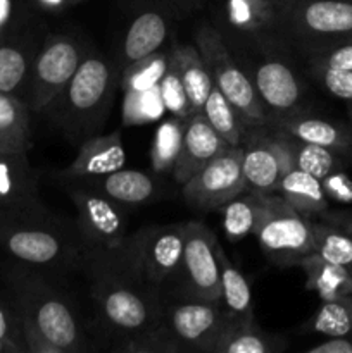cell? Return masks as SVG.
I'll list each match as a JSON object with an SVG mask.
<instances>
[{"label": "cell", "mask_w": 352, "mask_h": 353, "mask_svg": "<svg viewBox=\"0 0 352 353\" xmlns=\"http://www.w3.org/2000/svg\"><path fill=\"white\" fill-rule=\"evenodd\" d=\"M68 193L85 254L110 252L123 243L128 236V217L123 205L81 185H68Z\"/></svg>", "instance_id": "obj_13"}, {"label": "cell", "mask_w": 352, "mask_h": 353, "mask_svg": "<svg viewBox=\"0 0 352 353\" xmlns=\"http://www.w3.org/2000/svg\"><path fill=\"white\" fill-rule=\"evenodd\" d=\"M276 193L304 216L321 214L328 209V196L321 179L297 168L283 176Z\"/></svg>", "instance_id": "obj_27"}, {"label": "cell", "mask_w": 352, "mask_h": 353, "mask_svg": "<svg viewBox=\"0 0 352 353\" xmlns=\"http://www.w3.org/2000/svg\"><path fill=\"white\" fill-rule=\"evenodd\" d=\"M252 133L245 138L242 155V172L245 188L254 193H276L280 181L293 165L292 155L283 145L278 134L268 128H252Z\"/></svg>", "instance_id": "obj_15"}, {"label": "cell", "mask_w": 352, "mask_h": 353, "mask_svg": "<svg viewBox=\"0 0 352 353\" xmlns=\"http://www.w3.org/2000/svg\"><path fill=\"white\" fill-rule=\"evenodd\" d=\"M349 2H352V0H349Z\"/></svg>", "instance_id": "obj_50"}, {"label": "cell", "mask_w": 352, "mask_h": 353, "mask_svg": "<svg viewBox=\"0 0 352 353\" xmlns=\"http://www.w3.org/2000/svg\"><path fill=\"white\" fill-rule=\"evenodd\" d=\"M10 17H12V0H0V40L9 26Z\"/></svg>", "instance_id": "obj_46"}, {"label": "cell", "mask_w": 352, "mask_h": 353, "mask_svg": "<svg viewBox=\"0 0 352 353\" xmlns=\"http://www.w3.org/2000/svg\"><path fill=\"white\" fill-rule=\"evenodd\" d=\"M202 114L209 121L211 128L231 147H242L247 138V124L244 123L238 110L231 105L230 100L216 88H211L209 97L204 103Z\"/></svg>", "instance_id": "obj_30"}, {"label": "cell", "mask_w": 352, "mask_h": 353, "mask_svg": "<svg viewBox=\"0 0 352 353\" xmlns=\"http://www.w3.org/2000/svg\"><path fill=\"white\" fill-rule=\"evenodd\" d=\"M0 340L6 341L14 353L28 352L12 300H6L2 295H0Z\"/></svg>", "instance_id": "obj_40"}, {"label": "cell", "mask_w": 352, "mask_h": 353, "mask_svg": "<svg viewBox=\"0 0 352 353\" xmlns=\"http://www.w3.org/2000/svg\"><path fill=\"white\" fill-rule=\"evenodd\" d=\"M195 45L207 62L216 88L238 110L248 128H266L269 116L251 76L213 23H202L195 31Z\"/></svg>", "instance_id": "obj_7"}, {"label": "cell", "mask_w": 352, "mask_h": 353, "mask_svg": "<svg viewBox=\"0 0 352 353\" xmlns=\"http://www.w3.org/2000/svg\"><path fill=\"white\" fill-rule=\"evenodd\" d=\"M247 69L269 121L300 112L304 86L289 62L276 54H266L248 62Z\"/></svg>", "instance_id": "obj_16"}, {"label": "cell", "mask_w": 352, "mask_h": 353, "mask_svg": "<svg viewBox=\"0 0 352 353\" xmlns=\"http://www.w3.org/2000/svg\"><path fill=\"white\" fill-rule=\"evenodd\" d=\"M226 147L230 145L211 128L202 112L190 116L185 121L182 150L171 171L175 181L185 185Z\"/></svg>", "instance_id": "obj_19"}, {"label": "cell", "mask_w": 352, "mask_h": 353, "mask_svg": "<svg viewBox=\"0 0 352 353\" xmlns=\"http://www.w3.org/2000/svg\"><path fill=\"white\" fill-rule=\"evenodd\" d=\"M289 341L280 334H269L255 321L231 323L214 345L213 353H282Z\"/></svg>", "instance_id": "obj_24"}, {"label": "cell", "mask_w": 352, "mask_h": 353, "mask_svg": "<svg viewBox=\"0 0 352 353\" xmlns=\"http://www.w3.org/2000/svg\"><path fill=\"white\" fill-rule=\"evenodd\" d=\"M244 147H226L183 185V199L197 210H217L247 192L242 172Z\"/></svg>", "instance_id": "obj_14"}, {"label": "cell", "mask_w": 352, "mask_h": 353, "mask_svg": "<svg viewBox=\"0 0 352 353\" xmlns=\"http://www.w3.org/2000/svg\"><path fill=\"white\" fill-rule=\"evenodd\" d=\"M169 62V52L157 50L144 59L131 62L121 69V88L123 93L144 92L161 85Z\"/></svg>", "instance_id": "obj_32"}, {"label": "cell", "mask_w": 352, "mask_h": 353, "mask_svg": "<svg viewBox=\"0 0 352 353\" xmlns=\"http://www.w3.org/2000/svg\"><path fill=\"white\" fill-rule=\"evenodd\" d=\"M88 52L85 43L72 34H48L31 65L24 100L28 107L33 112L43 114L68 85Z\"/></svg>", "instance_id": "obj_10"}, {"label": "cell", "mask_w": 352, "mask_h": 353, "mask_svg": "<svg viewBox=\"0 0 352 353\" xmlns=\"http://www.w3.org/2000/svg\"><path fill=\"white\" fill-rule=\"evenodd\" d=\"M271 133L290 134L293 138L307 141V143L321 145L331 148L344 157H352V130L335 121L323 117L304 116L302 112L271 119L268 123Z\"/></svg>", "instance_id": "obj_20"}, {"label": "cell", "mask_w": 352, "mask_h": 353, "mask_svg": "<svg viewBox=\"0 0 352 353\" xmlns=\"http://www.w3.org/2000/svg\"><path fill=\"white\" fill-rule=\"evenodd\" d=\"M313 78L337 99L352 102V71L326 68L320 64H309Z\"/></svg>", "instance_id": "obj_39"}, {"label": "cell", "mask_w": 352, "mask_h": 353, "mask_svg": "<svg viewBox=\"0 0 352 353\" xmlns=\"http://www.w3.org/2000/svg\"><path fill=\"white\" fill-rule=\"evenodd\" d=\"M283 2H286V3H290V2H292V0H283Z\"/></svg>", "instance_id": "obj_49"}, {"label": "cell", "mask_w": 352, "mask_h": 353, "mask_svg": "<svg viewBox=\"0 0 352 353\" xmlns=\"http://www.w3.org/2000/svg\"><path fill=\"white\" fill-rule=\"evenodd\" d=\"M33 2L37 3L38 9L47 10V12H64L85 0H33Z\"/></svg>", "instance_id": "obj_45"}, {"label": "cell", "mask_w": 352, "mask_h": 353, "mask_svg": "<svg viewBox=\"0 0 352 353\" xmlns=\"http://www.w3.org/2000/svg\"><path fill=\"white\" fill-rule=\"evenodd\" d=\"M0 250L43 272L81 271L85 247L75 219H66L43 203L0 209Z\"/></svg>", "instance_id": "obj_2"}, {"label": "cell", "mask_w": 352, "mask_h": 353, "mask_svg": "<svg viewBox=\"0 0 352 353\" xmlns=\"http://www.w3.org/2000/svg\"><path fill=\"white\" fill-rule=\"evenodd\" d=\"M254 236L266 255L283 268L299 265L316 252V224L278 193L266 195L264 214Z\"/></svg>", "instance_id": "obj_9"}, {"label": "cell", "mask_w": 352, "mask_h": 353, "mask_svg": "<svg viewBox=\"0 0 352 353\" xmlns=\"http://www.w3.org/2000/svg\"><path fill=\"white\" fill-rule=\"evenodd\" d=\"M306 274V288L316 292L321 300H333L340 296L352 295V274L347 269L333 264L321 257L320 254H311L299 264Z\"/></svg>", "instance_id": "obj_26"}, {"label": "cell", "mask_w": 352, "mask_h": 353, "mask_svg": "<svg viewBox=\"0 0 352 353\" xmlns=\"http://www.w3.org/2000/svg\"><path fill=\"white\" fill-rule=\"evenodd\" d=\"M316 254L352 274V234L316 224Z\"/></svg>", "instance_id": "obj_36"}, {"label": "cell", "mask_w": 352, "mask_h": 353, "mask_svg": "<svg viewBox=\"0 0 352 353\" xmlns=\"http://www.w3.org/2000/svg\"><path fill=\"white\" fill-rule=\"evenodd\" d=\"M164 323L185 352L213 353L214 345L231 324L219 302L193 296L164 295Z\"/></svg>", "instance_id": "obj_12"}, {"label": "cell", "mask_w": 352, "mask_h": 353, "mask_svg": "<svg viewBox=\"0 0 352 353\" xmlns=\"http://www.w3.org/2000/svg\"><path fill=\"white\" fill-rule=\"evenodd\" d=\"M166 112L162 100L161 85L144 92L124 93L123 99V121L126 126L145 124L159 121Z\"/></svg>", "instance_id": "obj_35"}, {"label": "cell", "mask_w": 352, "mask_h": 353, "mask_svg": "<svg viewBox=\"0 0 352 353\" xmlns=\"http://www.w3.org/2000/svg\"><path fill=\"white\" fill-rule=\"evenodd\" d=\"M0 353H14V352H12V348L6 343V341L0 340Z\"/></svg>", "instance_id": "obj_47"}, {"label": "cell", "mask_w": 352, "mask_h": 353, "mask_svg": "<svg viewBox=\"0 0 352 353\" xmlns=\"http://www.w3.org/2000/svg\"><path fill=\"white\" fill-rule=\"evenodd\" d=\"M347 114H349V119H351V124H352V102H349V105H347Z\"/></svg>", "instance_id": "obj_48"}, {"label": "cell", "mask_w": 352, "mask_h": 353, "mask_svg": "<svg viewBox=\"0 0 352 353\" xmlns=\"http://www.w3.org/2000/svg\"><path fill=\"white\" fill-rule=\"evenodd\" d=\"M309 64H320L326 65V68L352 71V41L337 45V47L320 52V54L309 55Z\"/></svg>", "instance_id": "obj_41"}, {"label": "cell", "mask_w": 352, "mask_h": 353, "mask_svg": "<svg viewBox=\"0 0 352 353\" xmlns=\"http://www.w3.org/2000/svg\"><path fill=\"white\" fill-rule=\"evenodd\" d=\"M24 343L30 353L92 350L81 316L43 271L17 262L6 272Z\"/></svg>", "instance_id": "obj_1"}, {"label": "cell", "mask_w": 352, "mask_h": 353, "mask_svg": "<svg viewBox=\"0 0 352 353\" xmlns=\"http://www.w3.org/2000/svg\"><path fill=\"white\" fill-rule=\"evenodd\" d=\"M278 134L282 138L283 145L286 150L292 155L293 165L304 172H309L314 178L324 179L331 172L344 169L347 165V157H344L338 152L331 150V148L321 147V145L307 143V141L293 138L290 134Z\"/></svg>", "instance_id": "obj_29"}, {"label": "cell", "mask_w": 352, "mask_h": 353, "mask_svg": "<svg viewBox=\"0 0 352 353\" xmlns=\"http://www.w3.org/2000/svg\"><path fill=\"white\" fill-rule=\"evenodd\" d=\"M185 119L171 116L157 128L150 150L152 169L155 172H171L182 150Z\"/></svg>", "instance_id": "obj_33"}, {"label": "cell", "mask_w": 352, "mask_h": 353, "mask_svg": "<svg viewBox=\"0 0 352 353\" xmlns=\"http://www.w3.org/2000/svg\"><path fill=\"white\" fill-rule=\"evenodd\" d=\"M266 207V193L244 192L221 207L224 234L230 241H240L254 234L262 219Z\"/></svg>", "instance_id": "obj_28"}, {"label": "cell", "mask_w": 352, "mask_h": 353, "mask_svg": "<svg viewBox=\"0 0 352 353\" xmlns=\"http://www.w3.org/2000/svg\"><path fill=\"white\" fill-rule=\"evenodd\" d=\"M307 353H352V338L349 336H326V340L314 347L307 348Z\"/></svg>", "instance_id": "obj_44"}, {"label": "cell", "mask_w": 352, "mask_h": 353, "mask_svg": "<svg viewBox=\"0 0 352 353\" xmlns=\"http://www.w3.org/2000/svg\"><path fill=\"white\" fill-rule=\"evenodd\" d=\"M81 271L104 330L116 341L114 350L162 323L164 299L144 288L106 255L85 254Z\"/></svg>", "instance_id": "obj_3"}, {"label": "cell", "mask_w": 352, "mask_h": 353, "mask_svg": "<svg viewBox=\"0 0 352 353\" xmlns=\"http://www.w3.org/2000/svg\"><path fill=\"white\" fill-rule=\"evenodd\" d=\"M71 185L85 186L119 205H144L155 195V183L150 174L124 168L90 181L71 183Z\"/></svg>", "instance_id": "obj_21"}, {"label": "cell", "mask_w": 352, "mask_h": 353, "mask_svg": "<svg viewBox=\"0 0 352 353\" xmlns=\"http://www.w3.org/2000/svg\"><path fill=\"white\" fill-rule=\"evenodd\" d=\"M217 248L219 243L209 226L200 221H186L182 261L164 295L193 296L219 302L221 276Z\"/></svg>", "instance_id": "obj_11"}, {"label": "cell", "mask_w": 352, "mask_h": 353, "mask_svg": "<svg viewBox=\"0 0 352 353\" xmlns=\"http://www.w3.org/2000/svg\"><path fill=\"white\" fill-rule=\"evenodd\" d=\"M161 93L162 100H164L166 110L171 112V116L179 117V119L185 121L192 116L185 86H183L178 69H176L175 62H173L171 59H169L168 69H166V74L161 81Z\"/></svg>", "instance_id": "obj_38"}, {"label": "cell", "mask_w": 352, "mask_h": 353, "mask_svg": "<svg viewBox=\"0 0 352 353\" xmlns=\"http://www.w3.org/2000/svg\"><path fill=\"white\" fill-rule=\"evenodd\" d=\"M117 85L119 65L90 50L43 114L71 143L79 145L104 128Z\"/></svg>", "instance_id": "obj_4"}, {"label": "cell", "mask_w": 352, "mask_h": 353, "mask_svg": "<svg viewBox=\"0 0 352 353\" xmlns=\"http://www.w3.org/2000/svg\"><path fill=\"white\" fill-rule=\"evenodd\" d=\"M126 164L123 138L117 131L110 134H93L78 145L71 164L59 171L57 178L64 183H83L123 169Z\"/></svg>", "instance_id": "obj_17"}, {"label": "cell", "mask_w": 352, "mask_h": 353, "mask_svg": "<svg viewBox=\"0 0 352 353\" xmlns=\"http://www.w3.org/2000/svg\"><path fill=\"white\" fill-rule=\"evenodd\" d=\"M219 255V276H221V290H219V303L224 309L226 316L231 323H245V321H254L252 312V295L251 286L247 279L242 274L240 269L228 259L223 247L217 248Z\"/></svg>", "instance_id": "obj_25"}, {"label": "cell", "mask_w": 352, "mask_h": 353, "mask_svg": "<svg viewBox=\"0 0 352 353\" xmlns=\"http://www.w3.org/2000/svg\"><path fill=\"white\" fill-rule=\"evenodd\" d=\"M37 52L33 43H0V92L19 95L26 90Z\"/></svg>", "instance_id": "obj_31"}, {"label": "cell", "mask_w": 352, "mask_h": 353, "mask_svg": "<svg viewBox=\"0 0 352 353\" xmlns=\"http://www.w3.org/2000/svg\"><path fill=\"white\" fill-rule=\"evenodd\" d=\"M324 193L328 200H333L338 203H352V179L349 178L344 169L331 172L326 178L321 179Z\"/></svg>", "instance_id": "obj_42"}, {"label": "cell", "mask_w": 352, "mask_h": 353, "mask_svg": "<svg viewBox=\"0 0 352 353\" xmlns=\"http://www.w3.org/2000/svg\"><path fill=\"white\" fill-rule=\"evenodd\" d=\"M185 234L186 223L150 224L128 233L114 250L93 254L106 255L144 288L162 296L178 271Z\"/></svg>", "instance_id": "obj_5"}, {"label": "cell", "mask_w": 352, "mask_h": 353, "mask_svg": "<svg viewBox=\"0 0 352 353\" xmlns=\"http://www.w3.org/2000/svg\"><path fill=\"white\" fill-rule=\"evenodd\" d=\"M309 330L323 336L352 334V295L324 300L309 323Z\"/></svg>", "instance_id": "obj_34"}, {"label": "cell", "mask_w": 352, "mask_h": 353, "mask_svg": "<svg viewBox=\"0 0 352 353\" xmlns=\"http://www.w3.org/2000/svg\"><path fill=\"white\" fill-rule=\"evenodd\" d=\"M116 352H130V353H182V343L175 338L168 324L162 323L155 326L154 330L147 331L141 336L135 338V340L126 341L121 345Z\"/></svg>", "instance_id": "obj_37"}, {"label": "cell", "mask_w": 352, "mask_h": 353, "mask_svg": "<svg viewBox=\"0 0 352 353\" xmlns=\"http://www.w3.org/2000/svg\"><path fill=\"white\" fill-rule=\"evenodd\" d=\"M175 16V19L190 16L206 6V0H155Z\"/></svg>", "instance_id": "obj_43"}, {"label": "cell", "mask_w": 352, "mask_h": 353, "mask_svg": "<svg viewBox=\"0 0 352 353\" xmlns=\"http://www.w3.org/2000/svg\"><path fill=\"white\" fill-rule=\"evenodd\" d=\"M292 48L307 55L352 41V2L349 0H292L286 12Z\"/></svg>", "instance_id": "obj_8"}, {"label": "cell", "mask_w": 352, "mask_h": 353, "mask_svg": "<svg viewBox=\"0 0 352 353\" xmlns=\"http://www.w3.org/2000/svg\"><path fill=\"white\" fill-rule=\"evenodd\" d=\"M175 19L171 12L155 0H148L126 26L119 45V69L131 62L161 50L169 34V23Z\"/></svg>", "instance_id": "obj_18"}, {"label": "cell", "mask_w": 352, "mask_h": 353, "mask_svg": "<svg viewBox=\"0 0 352 353\" xmlns=\"http://www.w3.org/2000/svg\"><path fill=\"white\" fill-rule=\"evenodd\" d=\"M30 112L19 95L0 92V155L28 154L33 147Z\"/></svg>", "instance_id": "obj_23"}, {"label": "cell", "mask_w": 352, "mask_h": 353, "mask_svg": "<svg viewBox=\"0 0 352 353\" xmlns=\"http://www.w3.org/2000/svg\"><path fill=\"white\" fill-rule=\"evenodd\" d=\"M169 59L175 62L183 86H185L192 116L202 112L204 103L209 97L214 81L200 50L197 48V45L173 43L171 50H169Z\"/></svg>", "instance_id": "obj_22"}, {"label": "cell", "mask_w": 352, "mask_h": 353, "mask_svg": "<svg viewBox=\"0 0 352 353\" xmlns=\"http://www.w3.org/2000/svg\"><path fill=\"white\" fill-rule=\"evenodd\" d=\"M289 6L283 0H217L214 26L233 52L280 55L292 48L286 33Z\"/></svg>", "instance_id": "obj_6"}]
</instances>
